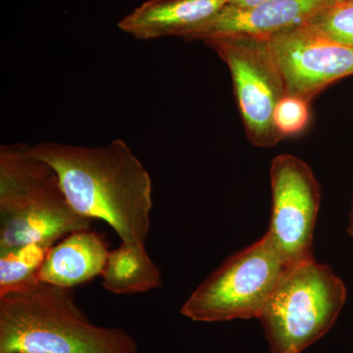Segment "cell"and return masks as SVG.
<instances>
[{"label": "cell", "instance_id": "cell-15", "mask_svg": "<svg viewBox=\"0 0 353 353\" xmlns=\"http://www.w3.org/2000/svg\"><path fill=\"white\" fill-rule=\"evenodd\" d=\"M273 121L283 139L303 134L310 124V102L296 95L285 94L276 105Z\"/></svg>", "mask_w": 353, "mask_h": 353}, {"label": "cell", "instance_id": "cell-6", "mask_svg": "<svg viewBox=\"0 0 353 353\" xmlns=\"http://www.w3.org/2000/svg\"><path fill=\"white\" fill-rule=\"evenodd\" d=\"M204 43L218 53L229 69L248 141L259 148H273L282 141L273 115L287 90L267 39L231 34Z\"/></svg>", "mask_w": 353, "mask_h": 353}, {"label": "cell", "instance_id": "cell-8", "mask_svg": "<svg viewBox=\"0 0 353 353\" xmlns=\"http://www.w3.org/2000/svg\"><path fill=\"white\" fill-rule=\"evenodd\" d=\"M287 94L309 102L341 79L353 75V48L306 24L267 39Z\"/></svg>", "mask_w": 353, "mask_h": 353}, {"label": "cell", "instance_id": "cell-10", "mask_svg": "<svg viewBox=\"0 0 353 353\" xmlns=\"http://www.w3.org/2000/svg\"><path fill=\"white\" fill-rule=\"evenodd\" d=\"M229 0H148L118 22V28L137 39L179 37L214 17Z\"/></svg>", "mask_w": 353, "mask_h": 353}, {"label": "cell", "instance_id": "cell-4", "mask_svg": "<svg viewBox=\"0 0 353 353\" xmlns=\"http://www.w3.org/2000/svg\"><path fill=\"white\" fill-rule=\"evenodd\" d=\"M347 289L315 259L290 265L259 318L271 353H301L333 328Z\"/></svg>", "mask_w": 353, "mask_h": 353}, {"label": "cell", "instance_id": "cell-5", "mask_svg": "<svg viewBox=\"0 0 353 353\" xmlns=\"http://www.w3.org/2000/svg\"><path fill=\"white\" fill-rule=\"evenodd\" d=\"M288 266L265 234L215 269L185 301L181 314L205 323L259 319Z\"/></svg>", "mask_w": 353, "mask_h": 353}, {"label": "cell", "instance_id": "cell-2", "mask_svg": "<svg viewBox=\"0 0 353 353\" xmlns=\"http://www.w3.org/2000/svg\"><path fill=\"white\" fill-rule=\"evenodd\" d=\"M71 290L39 281L0 296V353H139L126 330L90 322Z\"/></svg>", "mask_w": 353, "mask_h": 353}, {"label": "cell", "instance_id": "cell-9", "mask_svg": "<svg viewBox=\"0 0 353 353\" xmlns=\"http://www.w3.org/2000/svg\"><path fill=\"white\" fill-rule=\"evenodd\" d=\"M334 1L336 0H271L248 7L228 4L183 39L204 41L231 34L271 38L308 24Z\"/></svg>", "mask_w": 353, "mask_h": 353}, {"label": "cell", "instance_id": "cell-16", "mask_svg": "<svg viewBox=\"0 0 353 353\" xmlns=\"http://www.w3.org/2000/svg\"><path fill=\"white\" fill-rule=\"evenodd\" d=\"M267 1H271V0H229V4L234 6L248 7L257 6Z\"/></svg>", "mask_w": 353, "mask_h": 353}, {"label": "cell", "instance_id": "cell-3", "mask_svg": "<svg viewBox=\"0 0 353 353\" xmlns=\"http://www.w3.org/2000/svg\"><path fill=\"white\" fill-rule=\"evenodd\" d=\"M0 252L57 243L92 221L70 205L55 171L24 143L0 148Z\"/></svg>", "mask_w": 353, "mask_h": 353}, {"label": "cell", "instance_id": "cell-12", "mask_svg": "<svg viewBox=\"0 0 353 353\" xmlns=\"http://www.w3.org/2000/svg\"><path fill=\"white\" fill-rule=\"evenodd\" d=\"M101 278L104 289L119 296L150 292L163 283L162 272L145 245L126 241L109 252Z\"/></svg>", "mask_w": 353, "mask_h": 353}, {"label": "cell", "instance_id": "cell-18", "mask_svg": "<svg viewBox=\"0 0 353 353\" xmlns=\"http://www.w3.org/2000/svg\"><path fill=\"white\" fill-rule=\"evenodd\" d=\"M352 1H353V0H352Z\"/></svg>", "mask_w": 353, "mask_h": 353}, {"label": "cell", "instance_id": "cell-17", "mask_svg": "<svg viewBox=\"0 0 353 353\" xmlns=\"http://www.w3.org/2000/svg\"><path fill=\"white\" fill-rule=\"evenodd\" d=\"M347 234L353 239V194L350 201V212H348Z\"/></svg>", "mask_w": 353, "mask_h": 353}, {"label": "cell", "instance_id": "cell-13", "mask_svg": "<svg viewBox=\"0 0 353 353\" xmlns=\"http://www.w3.org/2000/svg\"><path fill=\"white\" fill-rule=\"evenodd\" d=\"M55 243H34L0 252V296L27 289L39 282V270Z\"/></svg>", "mask_w": 353, "mask_h": 353}, {"label": "cell", "instance_id": "cell-7", "mask_svg": "<svg viewBox=\"0 0 353 353\" xmlns=\"http://www.w3.org/2000/svg\"><path fill=\"white\" fill-rule=\"evenodd\" d=\"M271 217L268 231L288 265L314 259L313 238L321 188L301 158L279 154L270 166Z\"/></svg>", "mask_w": 353, "mask_h": 353}, {"label": "cell", "instance_id": "cell-14", "mask_svg": "<svg viewBox=\"0 0 353 353\" xmlns=\"http://www.w3.org/2000/svg\"><path fill=\"white\" fill-rule=\"evenodd\" d=\"M324 36L353 48V1L336 0L308 23Z\"/></svg>", "mask_w": 353, "mask_h": 353}, {"label": "cell", "instance_id": "cell-11", "mask_svg": "<svg viewBox=\"0 0 353 353\" xmlns=\"http://www.w3.org/2000/svg\"><path fill=\"white\" fill-rule=\"evenodd\" d=\"M109 252L103 236L97 232H73L50 248L39 270V280L67 289L85 284L101 276Z\"/></svg>", "mask_w": 353, "mask_h": 353}, {"label": "cell", "instance_id": "cell-1", "mask_svg": "<svg viewBox=\"0 0 353 353\" xmlns=\"http://www.w3.org/2000/svg\"><path fill=\"white\" fill-rule=\"evenodd\" d=\"M31 152L57 174L76 212L108 223L121 241L145 245L152 181L124 141L95 148L43 141L31 146Z\"/></svg>", "mask_w": 353, "mask_h": 353}]
</instances>
